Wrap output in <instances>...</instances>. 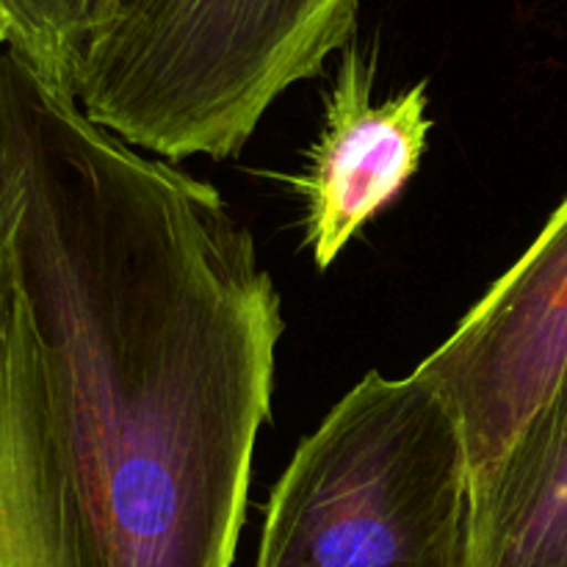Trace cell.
Masks as SVG:
<instances>
[{"instance_id":"cell-1","label":"cell","mask_w":567,"mask_h":567,"mask_svg":"<svg viewBox=\"0 0 567 567\" xmlns=\"http://www.w3.org/2000/svg\"><path fill=\"white\" fill-rule=\"evenodd\" d=\"M0 199L103 567H233L282 299L219 188L0 48Z\"/></svg>"},{"instance_id":"cell-2","label":"cell","mask_w":567,"mask_h":567,"mask_svg":"<svg viewBox=\"0 0 567 567\" xmlns=\"http://www.w3.org/2000/svg\"><path fill=\"white\" fill-rule=\"evenodd\" d=\"M358 11L360 0H103L70 92L144 153L225 161L352 42Z\"/></svg>"},{"instance_id":"cell-3","label":"cell","mask_w":567,"mask_h":567,"mask_svg":"<svg viewBox=\"0 0 567 567\" xmlns=\"http://www.w3.org/2000/svg\"><path fill=\"white\" fill-rule=\"evenodd\" d=\"M471 465L452 404L419 371H369L271 487L255 567H465Z\"/></svg>"},{"instance_id":"cell-4","label":"cell","mask_w":567,"mask_h":567,"mask_svg":"<svg viewBox=\"0 0 567 567\" xmlns=\"http://www.w3.org/2000/svg\"><path fill=\"white\" fill-rule=\"evenodd\" d=\"M415 371L452 404L480 480L567 371V197Z\"/></svg>"},{"instance_id":"cell-5","label":"cell","mask_w":567,"mask_h":567,"mask_svg":"<svg viewBox=\"0 0 567 567\" xmlns=\"http://www.w3.org/2000/svg\"><path fill=\"white\" fill-rule=\"evenodd\" d=\"M0 567H103L11 241L0 269Z\"/></svg>"},{"instance_id":"cell-6","label":"cell","mask_w":567,"mask_h":567,"mask_svg":"<svg viewBox=\"0 0 567 567\" xmlns=\"http://www.w3.org/2000/svg\"><path fill=\"white\" fill-rule=\"evenodd\" d=\"M374 55L354 39L343 44L308 166L288 177L305 199V244L319 271L404 192L426 153V83L374 100Z\"/></svg>"},{"instance_id":"cell-7","label":"cell","mask_w":567,"mask_h":567,"mask_svg":"<svg viewBox=\"0 0 567 567\" xmlns=\"http://www.w3.org/2000/svg\"><path fill=\"white\" fill-rule=\"evenodd\" d=\"M465 567H567V371L471 482Z\"/></svg>"},{"instance_id":"cell-8","label":"cell","mask_w":567,"mask_h":567,"mask_svg":"<svg viewBox=\"0 0 567 567\" xmlns=\"http://www.w3.org/2000/svg\"><path fill=\"white\" fill-rule=\"evenodd\" d=\"M103 0H0L9 17V42L55 86H72L81 50ZM72 94V92H70Z\"/></svg>"},{"instance_id":"cell-9","label":"cell","mask_w":567,"mask_h":567,"mask_svg":"<svg viewBox=\"0 0 567 567\" xmlns=\"http://www.w3.org/2000/svg\"><path fill=\"white\" fill-rule=\"evenodd\" d=\"M6 255H9V216H6V205L0 199V269L6 264Z\"/></svg>"},{"instance_id":"cell-10","label":"cell","mask_w":567,"mask_h":567,"mask_svg":"<svg viewBox=\"0 0 567 567\" xmlns=\"http://www.w3.org/2000/svg\"><path fill=\"white\" fill-rule=\"evenodd\" d=\"M11 39V25H9V17L3 14V9H0V48H3L6 42Z\"/></svg>"}]
</instances>
